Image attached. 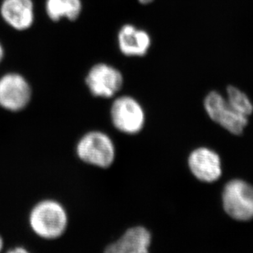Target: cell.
<instances>
[{"label":"cell","mask_w":253,"mask_h":253,"mask_svg":"<svg viewBox=\"0 0 253 253\" xmlns=\"http://www.w3.org/2000/svg\"><path fill=\"white\" fill-rule=\"evenodd\" d=\"M30 225L32 230L43 239H58L65 232L68 216L59 202L52 200L41 202L30 214Z\"/></svg>","instance_id":"6da1fadb"},{"label":"cell","mask_w":253,"mask_h":253,"mask_svg":"<svg viewBox=\"0 0 253 253\" xmlns=\"http://www.w3.org/2000/svg\"><path fill=\"white\" fill-rule=\"evenodd\" d=\"M76 151L85 163L103 169L112 166L116 153L111 137L100 131L85 133L78 141Z\"/></svg>","instance_id":"7a4b0ae2"},{"label":"cell","mask_w":253,"mask_h":253,"mask_svg":"<svg viewBox=\"0 0 253 253\" xmlns=\"http://www.w3.org/2000/svg\"><path fill=\"white\" fill-rule=\"evenodd\" d=\"M223 205L227 214L239 221L253 218V187L245 181H229L223 192Z\"/></svg>","instance_id":"3957f363"},{"label":"cell","mask_w":253,"mask_h":253,"mask_svg":"<svg viewBox=\"0 0 253 253\" xmlns=\"http://www.w3.org/2000/svg\"><path fill=\"white\" fill-rule=\"evenodd\" d=\"M110 115L114 126L123 133L129 135L139 133L146 122L141 104L129 95L120 96L114 101Z\"/></svg>","instance_id":"277c9868"},{"label":"cell","mask_w":253,"mask_h":253,"mask_svg":"<svg viewBox=\"0 0 253 253\" xmlns=\"http://www.w3.org/2000/svg\"><path fill=\"white\" fill-rule=\"evenodd\" d=\"M204 106L211 120L234 135H241L249 124V117L235 111L216 91H211L206 96Z\"/></svg>","instance_id":"5b68a950"},{"label":"cell","mask_w":253,"mask_h":253,"mask_svg":"<svg viewBox=\"0 0 253 253\" xmlns=\"http://www.w3.org/2000/svg\"><path fill=\"white\" fill-rule=\"evenodd\" d=\"M32 99V88L27 79L17 73L0 77V107L9 112H19Z\"/></svg>","instance_id":"8992f818"},{"label":"cell","mask_w":253,"mask_h":253,"mask_svg":"<svg viewBox=\"0 0 253 253\" xmlns=\"http://www.w3.org/2000/svg\"><path fill=\"white\" fill-rule=\"evenodd\" d=\"M85 83L95 97L112 98L121 90L124 77L121 72L113 66L98 63L90 68Z\"/></svg>","instance_id":"52a82bcc"},{"label":"cell","mask_w":253,"mask_h":253,"mask_svg":"<svg viewBox=\"0 0 253 253\" xmlns=\"http://www.w3.org/2000/svg\"><path fill=\"white\" fill-rule=\"evenodd\" d=\"M0 15L6 24L17 32H24L33 26L36 19L33 0H2Z\"/></svg>","instance_id":"ba28073f"},{"label":"cell","mask_w":253,"mask_h":253,"mask_svg":"<svg viewBox=\"0 0 253 253\" xmlns=\"http://www.w3.org/2000/svg\"><path fill=\"white\" fill-rule=\"evenodd\" d=\"M188 166L199 180L211 183L221 175V163L218 154L206 147L196 149L188 157Z\"/></svg>","instance_id":"9c48e42d"},{"label":"cell","mask_w":253,"mask_h":253,"mask_svg":"<svg viewBox=\"0 0 253 253\" xmlns=\"http://www.w3.org/2000/svg\"><path fill=\"white\" fill-rule=\"evenodd\" d=\"M120 50L125 56L141 57L151 48V39L148 32L132 24H125L118 33Z\"/></svg>","instance_id":"30bf717a"},{"label":"cell","mask_w":253,"mask_h":253,"mask_svg":"<svg viewBox=\"0 0 253 253\" xmlns=\"http://www.w3.org/2000/svg\"><path fill=\"white\" fill-rule=\"evenodd\" d=\"M151 236L144 227H133L114 244H110L104 253H149Z\"/></svg>","instance_id":"8fae6325"},{"label":"cell","mask_w":253,"mask_h":253,"mask_svg":"<svg viewBox=\"0 0 253 253\" xmlns=\"http://www.w3.org/2000/svg\"><path fill=\"white\" fill-rule=\"evenodd\" d=\"M83 10V0H44V11L52 22L62 19L75 22Z\"/></svg>","instance_id":"7c38bea8"},{"label":"cell","mask_w":253,"mask_h":253,"mask_svg":"<svg viewBox=\"0 0 253 253\" xmlns=\"http://www.w3.org/2000/svg\"><path fill=\"white\" fill-rule=\"evenodd\" d=\"M227 101L235 111L249 117L253 112V105L249 96L239 88L229 85L227 88Z\"/></svg>","instance_id":"4fadbf2b"},{"label":"cell","mask_w":253,"mask_h":253,"mask_svg":"<svg viewBox=\"0 0 253 253\" xmlns=\"http://www.w3.org/2000/svg\"><path fill=\"white\" fill-rule=\"evenodd\" d=\"M30 253L27 249H23L22 247H17L14 249H10L7 253Z\"/></svg>","instance_id":"5bb4252c"},{"label":"cell","mask_w":253,"mask_h":253,"mask_svg":"<svg viewBox=\"0 0 253 253\" xmlns=\"http://www.w3.org/2000/svg\"><path fill=\"white\" fill-rule=\"evenodd\" d=\"M137 2L140 3V4L144 5V6H146V5H150L152 3V2H155L156 0H136Z\"/></svg>","instance_id":"9a60e30c"},{"label":"cell","mask_w":253,"mask_h":253,"mask_svg":"<svg viewBox=\"0 0 253 253\" xmlns=\"http://www.w3.org/2000/svg\"><path fill=\"white\" fill-rule=\"evenodd\" d=\"M3 57H4V49H3V46H2V44L0 42V63L2 61Z\"/></svg>","instance_id":"2e32d148"},{"label":"cell","mask_w":253,"mask_h":253,"mask_svg":"<svg viewBox=\"0 0 253 253\" xmlns=\"http://www.w3.org/2000/svg\"><path fill=\"white\" fill-rule=\"evenodd\" d=\"M2 249H3V240H2V238L0 235V253H2Z\"/></svg>","instance_id":"e0dca14e"}]
</instances>
